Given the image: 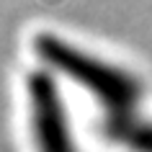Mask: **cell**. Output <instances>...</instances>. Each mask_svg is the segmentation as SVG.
Segmentation results:
<instances>
[{
    "mask_svg": "<svg viewBox=\"0 0 152 152\" xmlns=\"http://www.w3.org/2000/svg\"><path fill=\"white\" fill-rule=\"evenodd\" d=\"M28 108H31V132L36 150L77 152L59 93H57L52 77L44 72H34L28 77Z\"/></svg>",
    "mask_w": 152,
    "mask_h": 152,
    "instance_id": "cell-2",
    "label": "cell"
},
{
    "mask_svg": "<svg viewBox=\"0 0 152 152\" xmlns=\"http://www.w3.org/2000/svg\"><path fill=\"white\" fill-rule=\"evenodd\" d=\"M111 142H119L132 152H152V121H139L137 116H108L103 126Z\"/></svg>",
    "mask_w": 152,
    "mask_h": 152,
    "instance_id": "cell-3",
    "label": "cell"
},
{
    "mask_svg": "<svg viewBox=\"0 0 152 152\" xmlns=\"http://www.w3.org/2000/svg\"><path fill=\"white\" fill-rule=\"evenodd\" d=\"M36 52L54 70L70 75L75 83L88 88L108 108V116H126V113H132L137 98H139V83L129 72L70 47L67 41H59L52 34L36 36Z\"/></svg>",
    "mask_w": 152,
    "mask_h": 152,
    "instance_id": "cell-1",
    "label": "cell"
}]
</instances>
